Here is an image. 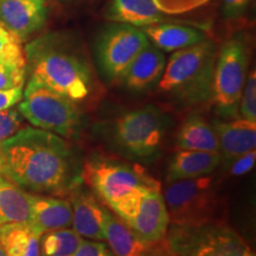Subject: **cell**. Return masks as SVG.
Here are the masks:
<instances>
[{"instance_id":"30bf717a","label":"cell","mask_w":256,"mask_h":256,"mask_svg":"<svg viewBox=\"0 0 256 256\" xmlns=\"http://www.w3.org/2000/svg\"><path fill=\"white\" fill-rule=\"evenodd\" d=\"M110 209L146 242L156 244L164 241L170 216L159 184L140 188Z\"/></svg>"},{"instance_id":"4dcf8cb0","label":"cell","mask_w":256,"mask_h":256,"mask_svg":"<svg viewBox=\"0 0 256 256\" xmlns=\"http://www.w3.org/2000/svg\"><path fill=\"white\" fill-rule=\"evenodd\" d=\"M255 159H256V152L252 150L250 152H247L238 158H236L234 162H232V168H230V174L232 176H243L252 171L255 166Z\"/></svg>"},{"instance_id":"d6986e66","label":"cell","mask_w":256,"mask_h":256,"mask_svg":"<svg viewBox=\"0 0 256 256\" xmlns=\"http://www.w3.org/2000/svg\"><path fill=\"white\" fill-rule=\"evenodd\" d=\"M153 46L162 52H174L206 40V34L188 25L159 23L142 28Z\"/></svg>"},{"instance_id":"7c38bea8","label":"cell","mask_w":256,"mask_h":256,"mask_svg":"<svg viewBox=\"0 0 256 256\" xmlns=\"http://www.w3.org/2000/svg\"><path fill=\"white\" fill-rule=\"evenodd\" d=\"M48 16L46 0H0V22L22 42L40 31Z\"/></svg>"},{"instance_id":"d6a6232c","label":"cell","mask_w":256,"mask_h":256,"mask_svg":"<svg viewBox=\"0 0 256 256\" xmlns=\"http://www.w3.org/2000/svg\"><path fill=\"white\" fill-rule=\"evenodd\" d=\"M23 98V88L0 90V112L14 107Z\"/></svg>"},{"instance_id":"9c48e42d","label":"cell","mask_w":256,"mask_h":256,"mask_svg":"<svg viewBox=\"0 0 256 256\" xmlns=\"http://www.w3.org/2000/svg\"><path fill=\"white\" fill-rule=\"evenodd\" d=\"M248 49L241 40H226L217 52L211 100L220 116L236 119L238 102L247 78Z\"/></svg>"},{"instance_id":"ac0fdd59","label":"cell","mask_w":256,"mask_h":256,"mask_svg":"<svg viewBox=\"0 0 256 256\" xmlns=\"http://www.w3.org/2000/svg\"><path fill=\"white\" fill-rule=\"evenodd\" d=\"M106 17L114 23L145 28L168 22V14L156 8L153 0H112Z\"/></svg>"},{"instance_id":"e575fe53","label":"cell","mask_w":256,"mask_h":256,"mask_svg":"<svg viewBox=\"0 0 256 256\" xmlns=\"http://www.w3.org/2000/svg\"><path fill=\"white\" fill-rule=\"evenodd\" d=\"M0 256H5V254H4V252L2 250V248H0Z\"/></svg>"},{"instance_id":"5bb4252c","label":"cell","mask_w":256,"mask_h":256,"mask_svg":"<svg viewBox=\"0 0 256 256\" xmlns=\"http://www.w3.org/2000/svg\"><path fill=\"white\" fill-rule=\"evenodd\" d=\"M28 224L42 236L48 232L72 228V208L69 198L30 194Z\"/></svg>"},{"instance_id":"603a6c76","label":"cell","mask_w":256,"mask_h":256,"mask_svg":"<svg viewBox=\"0 0 256 256\" xmlns=\"http://www.w3.org/2000/svg\"><path fill=\"white\" fill-rule=\"evenodd\" d=\"M0 248L5 256H40V235L28 223L0 228Z\"/></svg>"},{"instance_id":"5b68a950","label":"cell","mask_w":256,"mask_h":256,"mask_svg":"<svg viewBox=\"0 0 256 256\" xmlns=\"http://www.w3.org/2000/svg\"><path fill=\"white\" fill-rule=\"evenodd\" d=\"M17 110L25 120L40 130L66 139L81 133L83 115L78 104L31 78Z\"/></svg>"},{"instance_id":"d4e9b609","label":"cell","mask_w":256,"mask_h":256,"mask_svg":"<svg viewBox=\"0 0 256 256\" xmlns=\"http://www.w3.org/2000/svg\"><path fill=\"white\" fill-rule=\"evenodd\" d=\"M0 62L26 68L23 42L6 28H0Z\"/></svg>"},{"instance_id":"2e32d148","label":"cell","mask_w":256,"mask_h":256,"mask_svg":"<svg viewBox=\"0 0 256 256\" xmlns=\"http://www.w3.org/2000/svg\"><path fill=\"white\" fill-rule=\"evenodd\" d=\"M220 144V154L226 162L255 150L256 122L236 118L229 121L214 122Z\"/></svg>"},{"instance_id":"52a82bcc","label":"cell","mask_w":256,"mask_h":256,"mask_svg":"<svg viewBox=\"0 0 256 256\" xmlns=\"http://www.w3.org/2000/svg\"><path fill=\"white\" fill-rule=\"evenodd\" d=\"M162 194L172 226L217 222L220 200L210 176L168 183Z\"/></svg>"},{"instance_id":"8fae6325","label":"cell","mask_w":256,"mask_h":256,"mask_svg":"<svg viewBox=\"0 0 256 256\" xmlns=\"http://www.w3.org/2000/svg\"><path fill=\"white\" fill-rule=\"evenodd\" d=\"M151 42L142 28L115 23L101 32L96 46L102 72L110 80H120L124 72Z\"/></svg>"},{"instance_id":"4fadbf2b","label":"cell","mask_w":256,"mask_h":256,"mask_svg":"<svg viewBox=\"0 0 256 256\" xmlns=\"http://www.w3.org/2000/svg\"><path fill=\"white\" fill-rule=\"evenodd\" d=\"M72 208V228L82 238L104 241V223L108 211L98 200L81 186L69 196Z\"/></svg>"},{"instance_id":"83f0119b","label":"cell","mask_w":256,"mask_h":256,"mask_svg":"<svg viewBox=\"0 0 256 256\" xmlns=\"http://www.w3.org/2000/svg\"><path fill=\"white\" fill-rule=\"evenodd\" d=\"M153 2L162 14L172 16L194 11L208 4L210 0H153Z\"/></svg>"},{"instance_id":"3957f363","label":"cell","mask_w":256,"mask_h":256,"mask_svg":"<svg viewBox=\"0 0 256 256\" xmlns=\"http://www.w3.org/2000/svg\"><path fill=\"white\" fill-rule=\"evenodd\" d=\"M217 52L215 43L206 38L174 51L166 62L159 90L185 106L211 100Z\"/></svg>"},{"instance_id":"e0dca14e","label":"cell","mask_w":256,"mask_h":256,"mask_svg":"<svg viewBox=\"0 0 256 256\" xmlns=\"http://www.w3.org/2000/svg\"><path fill=\"white\" fill-rule=\"evenodd\" d=\"M222 162L220 153L177 150L166 170V183L210 176Z\"/></svg>"},{"instance_id":"44dd1931","label":"cell","mask_w":256,"mask_h":256,"mask_svg":"<svg viewBox=\"0 0 256 256\" xmlns=\"http://www.w3.org/2000/svg\"><path fill=\"white\" fill-rule=\"evenodd\" d=\"M104 241L114 256H144L154 244L136 235L115 214L108 212L104 223Z\"/></svg>"},{"instance_id":"8d00e7d4","label":"cell","mask_w":256,"mask_h":256,"mask_svg":"<svg viewBox=\"0 0 256 256\" xmlns=\"http://www.w3.org/2000/svg\"><path fill=\"white\" fill-rule=\"evenodd\" d=\"M2 26H4V25H2V22H0V28H2ZM4 28H5V26H4Z\"/></svg>"},{"instance_id":"7a4b0ae2","label":"cell","mask_w":256,"mask_h":256,"mask_svg":"<svg viewBox=\"0 0 256 256\" xmlns=\"http://www.w3.org/2000/svg\"><path fill=\"white\" fill-rule=\"evenodd\" d=\"M30 78L80 104L89 98L92 75L87 60L60 34H46L24 48Z\"/></svg>"},{"instance_id":"f1b7e54d","label":"cell","mask_w":256,"mask_h":256,"mask_svg":"<svg viewBox=\"0 0 256 256\" xmlns=\"http://www.w3.org/2000/svg\"><path fill=\"white\" fill-rule=\"evenodd\" d=\"M24 118L14 107L0 112V142L12 136L24 126Z\"/></svg>"},{"instance_id":"cb8c5ba5","label":"cell","mask_w":256,"mask_h":256,"mask_svg":"<svg viewBox=\"0 0 256 256\" xmlns=\"http://www.w3.org/2000/svg\"><path fill=\"white\" fill-rule=\"evenodd\" d=\"M82 241L72 228L48 232L40 236V256H74Z\"/></svg>"},{"instance_id":"ba28073f","label":"cell","mask_w":256,"mask_h":256,"mask_svg":"<svg viewBox=\"0 0 256 256\" xmlns=\"http://www.w3.org/2000/svg\"><path fill=\"white\" fill-rule=\"evenodd\" d=\"M82 180L110 208L140 188L159 184L139 166L102 156L82 164Z\"/></svg>"},{"instance_id":"4316f807","label":"cell","mask_w":256,"mask_h":256,"mask_svg":"<svg viewBox=\"0 0 256 256\" xmlns=\"http://www.w3.org/2000/svg\"><path fill=\"white\" fill-rule=\"evenodd\" d=\"M26 72V68L0 62V90L24 88Z\"/></svg>"},{"instance_id":"484cf974","label":"cell","mask_w":256,"mask_h":256,"mask_svg":"<svg viewBox=\"0 0 256 256\" xmlns=\"http://www.w3.org/2000/svg\"><path fill=\"white\" fill-rule=\"evenodd\" d=\"M238 115L242 119L256 122V74L252 70L247 74L238 102Z\"/></svg>"},{"instance_id":"7402d4cb","label":"cell","mask_w":256,"mask_h":256,"mask_svg":"<svg viewBox=\"0 0 256 256\" xmlns=\"http://www.w3.org/2000/svg\"><path fill=\"white\" fill-rule=\"evenodd\" d=\"M30 192L0 174V228L10 223H28Z\"/></svg>"},{"instance_id":"6da1fadb","label":"cell","mask_w":256,"mask_h":256,"mask_svg":"<svg viewBox=\"0 0 256 256\" xmlns=\"http://www.w3.org/2000/svg\"><path fill=\"white\" fill-rule=\"evenodd\" d=\"M0 174L30 194L56 197H69L83 183L82 164L68 140L36 127L0 142Z\"/></svg>"},{"instance_id":"f546056e","label":"cell","mask_w":256,"mask_h":256,"mask_svg":"<svg viewBox=\"0 0 256 256\" xmlns=\"http://www.w3.org/2000/svg\"><path fill=\"white\" fill-rule=\"evenodd\" d=\"M74 256H114V254L102 241L83 240Z\"/></svg>"},{"instance_id":"1f68e13d","label":"cell","mask_w":256,"mask_h":256,"mask_svg":"<svg viewBox=\"0 0 256 256\" xmlns=\"http://www.w3.org/2000/svg\"><path fill=\"white\" fill-rule=\"evenodd\" d=\"M250 0H223V16L226 18H238L247 11Z\"/></svg>"},{"instance_id":"836d02e7","label":"cell","mask_w":256,"mask_h":256,"mask_svg":"<svg viewBox=\"0 0 256 256\" xmlns=\"http://www.w3.org/2000/svg\"><path fill=\"white\" fill-rule=\"evenodd\" d=\"M144 256H171V254H170V252L168 250V248H166L164 241H162L153 246L151 250L146 252Z\"/></svg>"},{"instance_id":"8992f818","label":"cell","mask_w":256,"mask_h":256,"mask_svg":"<svg viewBox=\"0 0 256 256\" xmlns=\"http://www.w3.org/2000/svg\"><path fill=\"white\" fill-rule=\"evenodd\" d=\"M164 243L171 256H255L238 232L220 222L170 224Z\"/></svg>"},{"instance_id":"277c9868","label":"cell","mask_w":256,"mask_h":256,"mask_svg":"<svg viewBox=\"0 0 256 256\" xmlns=\"http://www.w3.org/2000/svg\"><path fill=\"white\" fill-rule=\"evenodd\" d=\"M168 127V118L156 106L126 112L112 124L110 140L128 159L150 162L158 158Z\"/></svg>"},{"instance_id":"ffe728a7","label":"cell","mask_w":256,"mask_h":256,"mask_svg":"<svg viewBox=\"0 0 256 256\" xmlns=\"http://www.w3.org/2000/svg\"><path fill=\"white\" fill-rule=\"evenodd\" d=\"M177 150L220 153V144L212 124L198 114L188 115L176 136Z\"/></svg>"},{"instance_id":"d590c367","label":"cell","mask_w":256,"mask_h":256,"mask_svg":"<svg viewBox=\"0 0 256 256\" xmlns=\"http://www.w3.org/2000/svg\"><path fill=\"white\" fill-rule=\"evenodd\" d=\"M60 2H72V0H60Z\"/></svg>"},{"instance_id":"9a60e30c","label":"cell","mask_w":256,"mask_h":256,"mask_svg":"<svg viewBox=\"0 0 256 256\" xmlns=\"http://www.w3.org/2000/svg\"><path fill=\"white\" fill-rule=\"evenodd\" d=\"M165 66L164 52L150 43L130 64L120 81H122L128 90L146 92L158 84Z\"/></svg>"}]
</instances>
